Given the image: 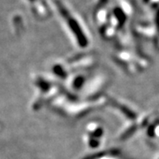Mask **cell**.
<instances>
[{"label": "cell", "mask_w": 159, "mask_h": 159, "mask_svg": "<svg viewBox=\"0 0 159 159\" xmlns=\"http://www.w3.org/2000/svg\"><path fill=\"white\" fill-rule=\"evenodd\" d=\"M30 1H34V0H30Z\"/></svg>", "instance_id": "cell-1"}]
</instances>
